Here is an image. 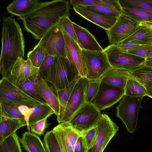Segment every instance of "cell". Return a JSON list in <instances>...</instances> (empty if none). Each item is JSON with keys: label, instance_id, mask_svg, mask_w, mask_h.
Wrapping results in <instances>:
<instances>
[{"label": "cell", "instance_id": "obj_3", "mask_svg": "<svg viewBox=\"0 0 152 152\" xmlns=\"http://www.w3.org/2000/svg\"><path fill=\"white\" fill-rule=\"evenodd\" d=\"M80 77L76 67L66 57L56 56L45 80L55 90L65 88Z\"/></svg>", "mask_w": 152, "mask_h": 152}, {"label": "cell", "instance_id": "obj_9", "mask_svg": "<svg viewBox=\"0 0 152 152\" xmlns=\"http://www.w3.org/2000/svg\"><path fill=\"white\" fill-rule=\"evenodd\" d=\"M139 23L122 13L113 26L105 30L110 45H118L132 34L137 29Z\"/></svg>", "mask_w": 152, "mask_h": 152}, {"label": "cell", "instance_id": "obj_46", "mask_svg": "<svg viewBox=\"0 0 152 152\" xmlns=\"http://www.w3.org/2000/svg\"><path fill=\"white\" fill-rule=\"evenodd\" d=\"M139 45H140L133 42H127L121 43L116 46L120 50L126 52L129 49Z\"/></svg>", "mask_w": 152, "mask_h": 152}, {"label": "cell", "instance_id": "obj_6", "mask_svg": "<svg viewBox=\"0 0 152 152\" xmlns=\"http://www.w3.org/2000/svg\"><path fill=\"white\" fill-rule=\"evenodd\" d=\"M82 53L87 70L86 78L89 80L100 78L105 73L112 68L104 51L82 49Z\"/></svg>", "mask_w": 152, "mask_h": 152}, {"label": "cell", "instance_id": "obj_16", "mask_svg": "<svg viewBox=\"0 0 152 152\" xmlns=\"http://www.w3.org/2000/svg\"><path fill=\"white\" fill-rule=\"evenodd\" d=\"M66 58L76 67L81 77H86L87 70L83 58L82 49L68 35L63 32Z\"/></svg>", "mask_w": 152, "mask_h": 152}, {"label": "cell", "instance_id": "obj_48", "mask_svg": "<svg viewBox=\"0 0 152 152\" xmlns=\"http://www.w3.org/2000/svg\"><path fill=\"white\" fill-rule=\"evenodd\" d=\"M144 64L146 66L152 67V56L145 59Z\"/></svg>", "mask_w": 152, "mask_h": 152}, {"label": "cell", "instance_id": "obj_12", "mask_svg": "<svg viewBox=\"0 0 152 152\" xmlns=\"http://www.w3.org/2000/svg\"><path fill=\"white\" fill-rule=\"evenodd\" d=\"M125 95V89L100 82L98 92L91 103L100 111L113 106Z\"/></svg>", "mask_w": 152, "mask_h": 152}, {"label": "cell", "instance_id": "obj_21", "mask_svg": "<svg viewBox=\"0 0 152 152\" xmlns=\"http://www.w3.org/2000/svg\"><path fill=\"white\" fill-rule=\"evenodd\" d=\"M77 39L82 49L91 51H104L94 36L86 29L73 22Z\"/></svg>", "mask_w": 152, "mask_h": 152}, {"label": "cell", "instance_id": "obj_13", "mask_svg": "<svg viewBox=\"0 0 152 152\" xmlns=\"http://www.w3.org/2000/svg\"><path fill=\"white\" fill-rule=\"evenodd\" d=\"M88 80L86 77H81L77 81L70 95L61 123L69 121L86 102V93Z\"/></svg>", "mask_w": 152, "mask_h": 152}, {"label": "cell", "instance_id": "obj_37", "mask_svg": "<svg viewBox=\"0 0 152 152\" xmlns=\"http://www.w3.org/2000/svg\"><path fill=\"white\" fill-rule=\"evenodd\" d=\"M73 23L69 19V16H66L61 18L58 22L57 24L62 32L68 35L81 48L77 37Z\"/></svg>", "mask_w": 152, "mask_h": 152}, {"label": "cell", "instance_id": "obj_5", "mask_svg": "<svg viewBox=\"0 0 152 152\" xmlns=\"http://www.w3.org/2000/svg\"><path fill=\"white\" fill-rule=\"evenodd\" d=\"M102 114L95 105L86 102L67 122L82 134L96 125Z\"/></svg>", "mask_w": 152, "mask_h": 152}, {"label": "cell", "instance_id": "obj_38", "mask_svg": "<svg viewBox=\"0 0 152 152\" xmlns=\"http://www.w3.org/2000/svg\"><path fill=\"white\" fill-rule=\"evenodd\" d=\"M100 81L99 79L88 80L86 93V102L91 103L96 96L99 87Z\"/></svg>", "mask_w": 152, "mask_h": 152}, {"label": "cell", "instance_id": "obj_41", "mask_svg": "<svg viewBox=\"0 0 152 152\" xmlns=\"http://www.w3.org/2000/svg\"><path fill=\"white\" fill-rule=\"evenodd\" d=\"M54 56H47L44 59L39 68V75L45 80L48 72L54 62Z\"/></svg>", "mask_w": 152, "mask_h": 152}, {"label": "cell", "instance_id": "obj_20", "mask_svg": "<svg viewBox=\"0 0 152 152\" xmlns=\"http://www.w3.org/2000/svg\"><path fill=\"white\" fill-rule=\"evenodd\" d=\"M42 3L37 0H15L7 6V10L9 13L19 16L22 20Z\"/></svg>", "mask_w": 152, "mask_h": 152}, {"label": "cell", "instance_id": "obj_10", "mask_svg": "<svg viewBox=\"0 0 152 152\" xmlns=\"http://www.w3.org/2000/svg\"><path fill=\"white\" fill-rule=\"evenodd\" d=\"M96 125L98 127L96 137L87 152H103L119 128L105 114H102Z\"/></svg>", "mask_w": 152, "mask_h": 152}, {"label": "cell", "instance_id": "obj_8", "mask_svg": "<svg viewBox=\"0 0 152 152\" xmlns=\"http://www.w3.org/2000/svg\"><path fill=\"white\" fill-rule=\"evenodd\" d=\"M0 99L30 107L45 104L27 94L6 77H2L0 81Z\"/></svg>", "mask_w": 152, "mask_h": 152}, {"label": "cell", "instance_id": "obj_30", "mask_svg": "<svg viewBox=\"0 0 152 152\" xmlns=\"http://www.w3.org/2000/svg\"><path fill=\"white\" fill-rule=\"evenodd\" d=\"M122 13L125 14L139 23H152V14L140 9L122 8Z\"/></svg>", "mask_w": 152, "mask_h": 152}, {"label": "cell", "instance_id": "obj_22", "mask_svg": "<svg viewBox=\"0 0 152 152\" xmlns=\"http://www.w3.org/2000/svg\"><path fill=\"white\" fill-rule=\"evenodd\" d=\"M27 126L19 119L0 117V144L20 127Z\"/></svg>", "mask_w": 152, "mask_h": 152}, {"label": "cell", "instance_id": "obj_42", "mask_svg": "<svg viewBox=\"0 0 152 152\" xmlns=\"http://www.w3.org/2000/svg\"><path fill=\"white\" fill-rule=\"evenodd\" d=\"M98 127L96 125L82 134L88 149L92 145L96 137Z\"/></svg>", "mask_w": 152, "mask_h": 152}, {"label": "cell", "instance_id": "obj_14", "mask_svg": "<svg viewBox=\"0 0 152 152\" xmlns=\"http://www.w3.org/2000/svg\"><path fill=\"white\" fill-rule=\"evenodd\" d=\"M53 130L63 152H74L77 140L82 134L72 128L67 121L59 123Z\"/></svg>", "mask_w": 152, "mask_h": 152}, {"label": "cell", "instance_id": "obj_23", "mask_svg": "<svg viewBox=\"0 0 152 152\" xmlns=\"http://www.w3.org/2000/svg\"><path fill=\"white\" fill-rule=\"evenodd\" d=\"M20 141L27 152H46L43 142L33 132H26L20 139Z\"/></svg>", "mask_w": 152, "mask_h": 152}, {"label": "cell", "instance_id": "obj_39", "mask_svg": "<svg viewBox=\"0 0 152 152\" xmlns=\"http://www.w3.org/2000/svg\"><path fill=\"white\" fill-rule=\"evenodd\" d=\"M126 52L140 57L146 59L152 56V46L140 45L129 49Z\"/></svg>", "mask_w": 152, "mask_h": 152}, {"label": "cell", "instance_id": "obj_17", "mask_svg": "<svg viewBox=\"0 0 152 152\" xmlns=\"http://www.w3.org/2000/svg\"><path fill=\"white\" fill-rule=\"evenodd\" d=\"M74 10L82 17L105 30L111 28L117 18L107 15L81 6L73 7Z\"/></svg>", "mask_w": 152, "mask_h": 152}, {"label": "cell", "instance_id": "obj_4", "mask_svg": "<svg viewBox=\"0 0 152 152\" xmlns=\"http://www.w3.org/2000/svg\"><path fill=\"white\" fill-rule=\"evenodd\" d=\"M143 97L124 95L116 107V116L125 124L127 131L133 133L137 128L139 111Z\"/></svg>", "mask_w": 152, "mask_h": 152}, {"label": "cell", "instance_id": "obj_36", "mask_svg": "<svg viewBox=\"0 0 152 152\" xmlns=\"http://www.w3.org/2000/svg\"><path fill=\"white\" fill-rule=\"evenodd\" d=\"M121 8L138 9L152 14V0H118Z\"/></svg>", "mask_w": 152, "mask_h": 152}, {"label": "cell", "instance_id": "obj_26", "mask_svg": "<svg viewBox=\"0 0 152 152\" xmlns=\"http://www.w3.org/2000/svg\"><path fill=\"white\" fill-rule=\"evenodd\" d=\"M127 42L152 46V29L139 24L136 31L121 43Z\"/></svg>", "mask_w": 152, "mask_h": 152}, {"label": "cell", "instance_id": "obj_34", "mask_svg": "<svg viewBox=\"0 0 152 152\" xmlns=\"http://www.w3.org/2000/svg\"><path fill=\"white\" fill-rule=\"evenodd\" d=\"M43 142L46 152H63L57 136L53 129L46 132Z\"/></svg>", "mask_w": 152, "mask_h": 152}, {"label": "cell", "instance_id": "obj_40", "mask_svg": "<svg viewBox=\"0 0 152 152\" xmlns=\"http://www.w3.org/2000/svg\"><path fill=\"white\" fill-rule=\"evenodd\" d=\"M48 117H47L30 125V131L39 136L43 135L45 130L49 125V123L47 121V119Z\"/></svg>", "mask_w": 152, "mask_h": 152}, {"label": "cell", "instance_id": "obj_19", "mask_svg": "<svg viewBox=\"0 0 152 152\" xmlns=\"http://www.w3.org/2000/svg\"><path fill=\"white\" fill-rule=\"evenodd\" d=\"M130 71L126 70L112 68L99 78L100 82L125 89Z\"/></svg>", "mask_w": 152, "mask_h": 152}, {"label": "cell", "instance_id": "obj_15", "mask_svg": "<svg viewBox=\"0 0 152 152\" xmlns=\"http://www.w3.org/2000/svg\"><path fill=\"white\" fill-rule=\"evenodd\" d=\"M39 69L34 67L29 59L24 60L23 58H19L6 77L18 87L21 83L29 77L39 75Z\"/></svg>", "mask_w": 152, "mask_h": 152}, {"label": "cell", "instance_id": "obj_49", "mask_svg": "<svg viewBox=\"0 0 152 152\" xmlns=\"http://www.w3.org/2000/svg\"><path fill=\"white\" fill-rule=\"evenodd\" d=\"M139 24L146 28L152 29V23H141Z\"/></svg>", "mask_w": 152, "mask_h": 152}, {"label": "cell", "instance_id": "obj_7", "mask_svg": "<svg viewBox=\"0 0 152 152\" xmlns=\"http://www.w3.org/2000/svg\"><path fill=\"white\" fill-rule=\"evenodd\" d=\"M112 68L134 70L145 63V59L120 50L115 45H109L104 49Z\"/></svg>", "mask_w": 152, "mask_h": 152}, {"label": "cell", "instance_id": "obj_11", "mask_svg": "<svg viewBox=\"0 0 152 152\" xmlns=\"http://www.w3.org/2000/svg\"><path fill=\"white\" fill-rule=\"evenodd\" d=\"M37 45L43 47L49 56L66 57L64 34L57 23L46 32Z\"/></svg>", "mask_w": 152, "mask_h": 152}, {"label": "cell", "instance_id": "obj_32", "mask_svg": "<svg viewBox=\"0 0 152 152\" xmlns=\"http://www.w3.org/2000/svg\"><path fill=\"white\" fill-rule=\"evenodd\" d=\"M131 76L140 83H152V67L144 64L129 71Z\"/></svg>", "mask_w": 152, "mask_h": 152}, {"label": "cell", "instance_id": "obj_18", "mask_svg": "<svg viewBox=\"0 0 152 152\" xmlns=\"http://www.w3.org/2000/svg\"><path fill=\"white\" fill-rule=\"evenodd\" d=\"M36 87L39 94L53 110L55 114L58 117L59 112V104L58 98L52 88L39 75L36 81Z\"/></svg>", "mask_w": 152, "mask_h": 152}, {"label": "cell", "instance_id": "obj_43", "mask_svg": "<svg viewBox=\"0 0 152 152\" xmlns=\"http://www.w3.org/2000/svg\"><path fill=\"white\" fill-rule=\"evenodd\" d=\"M101 0H71V4L73 7L77 6L83 7L94 5L101 1Z\"/></svg>", "mask_w": 152, "mask_h": 152}, {"label": "cell", "instance_id": "obj_33", "mask_svg": "<svg viewBox=\"0 0 152 152\" xmlns=\"http://www.w3.org/2000/svg\"><path fill=\"white\" fill-rule=\"evenodd\" d=\"M20 138L16 132L0 144V152H22Z\"/></svg>", "mask_w": 152, "mask_h": 152}, {"label": "cell", "instance_id": "obj_2", "mask_svg": "<svg viewBox=\"0 0 152 152\" xmlns=\"http://www.w3.org/2000/svg\"><path fill=\"white\" fill-rule=\"evenodd\" d=\"M0 72L2 77L10 72L19 58L24 57L25 40L18 23L11 16L2 19Z\"/></svg>", "mask_w": 152, "mask_h": 152}, {"label": "cell", "instance_id": "obj_44", "mask_svg": "<svg viewBox=\"0 0 152 152\" xmlns=\"http://www.w3.org/2000/svg\"><path fill=\"white\" fill-rule=\"evenodd\" d=\"M32 108L24 105H20L18 107L19 111L24 117L27 124V129L29 132H30V129L29 125V119L32 113Z\"/></svg>", "mask_w": 152, "mask_h": 152}, {"label": "cell", "instance_id": "obj_27", "mask_svg": "<svg viewBox=\"0 0 152 152\" xmlns=\"http://www.w3.org/2000/svg\"><path fill=\"white\" fill-rule=\"evenodd\" d=\"M20 105L0 99V116L19 119L27 126L24 117L18 109Z\"/></svg>", "mask_w": 152, "mask_h": 152}, {"label": "cell", "instance_id": "obj_1", "mask_svg": "<svg viewBox=\"0 0 152 152\" xmlns=\"http://www.w3.org/2000/svg\"><path fill=\"white\" fill-rule=\"evenodd\" d=\"M69 2L55 0L43 2L22 19L25 29L37 39H40L64 16H69Z\"/></svg>", "mask_w": 152, "mask_h": 152}, {"label": "cell", "instance_id": "obj_35", "mask_svg": "<svg viewBox=\"0 0 152 152\" xmlns=\"http://www.w3.org/2000/svg\"><path fill=\"white\" fill-rule=\"evenodd\" d=\"M48 56L46 50L41 46L37 44L32 50L28 52L27 57L34 67L39 68L44 59Z\"/></svg>", "mask_w": 152, "mask_h": 152}, {"label": "cell", "instance_id": "obj_47", "mask_svg": "<svg viewBox=\"0 0 152 152\" xmlns=\"http://www.w3.org/2000/svg\"><path fill=\"white\" fill-rule=\"evenodd\" d=\"M141 83L144 85L147 91V96L152 98V83L143 82Z\"/></svg>", "mask_w": 152, "mask_h": 152}, {"label": "cell", "instance_id": "obj_28", "mask_svg": "<svg viewBox=\"0 0 152 152\" xmlns=\"http://www.w3.org/2000/svg\"><path fill=\"white\" fill-rule=\"evenodd\" d=\"M39 75L29 77L21 83L18 87L31 97L43 103L47 104L37 89L36 81Z\"/></svg>", "mask_w": 152, "mask_h": 152}, {"label": "cell", "instance_id": "obj_24", "mask_svg": "<svg viewBox=\"0 0 152 152\" xmlns=\"http://www.w3.org/2000/svg\"><path fill=\"white\" fill-rule=\"evenodd\" d=\"M85 7L116 18L122 13V8L118 0H101L97 4Z\"/></svg>", "mask_w": 152, "mask_h": 152}, {"label": "cell", "instance_id": "obj_31", "mask_svg": "<svg viewBox=\"0 0 152 152\" xmlns=\"http://www.w3.org/2000/svg\"><path fill=\"white\" fill-rule=\"evenodd\" d=\"M54 114L55 113L53 110L47 104L33 107L29 119V126Z\"/></svg>", "mask_w": 152, "mask_h": 152}, {"label": "cell", "instance_id": "obj_25", "mask_svg": "<svg viewBox=\"0 0 152 152\" xmlns=\"http://www.w3.org/2000/svg\"><path fill=\"white\" fill-rule=\"evenodd\" d=\"M81 77L75 78L69 85L65 88L53 90L59 104V114L57 120L59 123H61L68 101L72 91L76 83Z\"/></svg>", "mask_w": 152, "mask_h": 152}, {"label": "cell", "instance_id": "obj_29", "mask_svg": "<svg viewBox=\"0 0 152 152\" xmlns=\"http://www.w3.org/2000/svg\"><path fill=\"white\" fill-rule=\"evenodd\" d=\"M125 95L133 97L147 96L145 86L132 77L131 75L125 88Z\"/></svg>", "mask_w": 152, "mask_h": 152}, {"label": "cell", "instance_id": "obj_45", "mask_svg": "<svg viewBox=\"0 0 152 152\" xmlns=\"http://www.w3.org/2000/svg\"><path fill=\"white\" fill-rule=\"evenodd\" d=\"M88 150L84 139L82 135L77 140L74 152H87Z\"/></svg>", "mask_w": 152, "mask_h": 152}]
</instances>
